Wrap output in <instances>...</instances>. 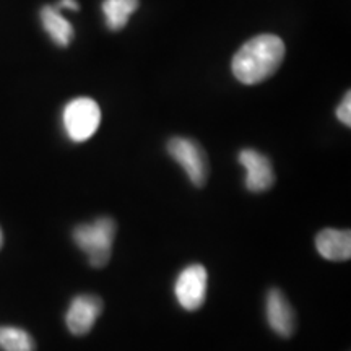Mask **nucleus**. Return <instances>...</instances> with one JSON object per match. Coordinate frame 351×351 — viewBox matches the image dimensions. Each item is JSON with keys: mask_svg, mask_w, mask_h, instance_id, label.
<instances>
[{"mask_svg": "<svg viewBox=\"0 0 351 351\" xmlns=\"http://www.w3.org/2000/svg\"><path fill=\"white\" fill-rule=\"evenodd\" d=\"M285 57V43L275 34H261L249 39L232 57L231 69L236 80L244 85H257L270 78Z\"/></svg>", "mask_w": 351, "mask_h": 351, "instance_id": "1", "label": "nucleus"}, {"mask_svg": "<svg viewBox=\"0 0 351 351\" xmlns=\"http://www.w3.org/2000/svg\"><path fill=\"white\" fill-rule=\"evenodd\" d=\"M116 230V221L109 217H101L93 223H82L73 230V243L86 254L93 269H103L111 261Z\"/></svg>", "mask_w": 351, "mask_h": 351, "instance_id": "2", "label": "nucleus"}, {"mask_svg": "<svg viewBox=\"0 0 351 351\" xmlns=\"http://www.w3.org/2000/svg\"><path fill=\"white\" fill-rule=\"evenodd\" d=\"M64 127L69 138L75 143L86 142L101 124V109L95 99L75 98L64 109Z\"/></svg>", "mask_w": 351, "mask_h": 351, "instance_id": "3", "label": "nucleus"}, {"mask_svg": "<svg viewBox=\"0 0 351 351\" xmlns=\"http://www.w3.org/2000/svg\"><path fill=\"white\" fill-rule=\"evenodd\" d=\"M166 150L195 187H204L207 184L208 160L199 143L186 137H173L166 145Z\"/></svg>", "mask_w": 351, "mask_h": 351, "instance_id": "4", "label": "nucleus"}, {"mask_svg": "<svg viewBox=\"0 0 351 351\" xmlns=\"http://www.w3.org/2000/svg\"><path fill=\"white\" fill-rule=\"evenodd\" d=\"M208 274L202 263H191L178 275L174 283V296L186 311H197L207 298Z\"/></svg>", "mask_w": 351, "mask_h": 351, "instance_id": "5", "label": "nucleus"}, {"mask_svg": "<svg viewBox=\"0 0 351 351\" xmlns=\"http://www.w3.org/2000/svg\"><path fill=\"white\" fill-rule=\"evenodd\" d=\"M239 165L245 169V189L261 194V192L270 191L275 184V171L271 166L269 156L262 155L254 148H244L239 152Z\"/></svg>", "mask_w": 351, "mask_h": 351, "instance_id": "6", "label": "nucleus"}, {"mask_svg": "<svg viewBox=\"0 0 351 351\" xmlns=\"http://www.w3.org/2000/svg\"><path fill=\"white\" fill-rule=\"evenodd\" d=\"M103 313V301L95 295H78L70 301L65 314V324L72 335L83 337L91 332Z\"/></svg>", "mask_w": 351, "mask_h": 351, "instance_id": "7", "label": "nucleus"}, {"mask_svg": "<svg viewBox=\"0 0 351 351\" xmlns=\"http://www.w3.org/2000/svg\"><path fill=\"white\" fill-rule=\"evenodd\" d=\"M265 315L271 330L278 337L289 339L296 332V313L282 289H269L265 298Z\"/></svg>", "mask_w": 351, "mask_h": 351, "instance_id": "8", "label": "nucleus"}, {"mask_svg": "<svg viewBox=\"0 0 351 351\" xmlns=\"http://www.w3.org/2000/svg\"><path fill=\"white\" fill-rule=\"evenodd\" d=\"M315 249L326 261L345 262L351 257V232L350 230H333L326 228L315 236Z\"/></svg>", "mask_w": 351, "mask_h": 351, "instance_id": "9", "label": "nucleus"}, {"mask_svg": "<svg viewBox=\"0 0 351 351\" xmlns=\"http://www.w3.org/2000/svg\"><path fill=\"white\" fill-rule=\"evenodd\" d=\"M41 21L44 29L49 33L57 46H69L73 39V26L60 15L59 8L46 5L41 10Z\"/></svg>", "mask_w": 351, "mask_h": 351, "instance_id": "10", "label": "nucleus"}, {"mask_svg": "<svg viewBox=\"0 0 351 351\" xmlns=\"http://www.w3.org/2000/svg\"><path fill=\"white\" fill-rule=\"evenodd\" d=\"M138 8V0H104L103 13L111 29L124 28L130 15Z\"/></svg>", "mask_w": 351, "mask_h": 351, "instance_id": "11", "label": "nucleus"}, {"mask_svg": "<svg viewBox=\"0 0 351 351\" xmlns=\"http://www.w3.org/2000/svg\"><path fill=\"white\" fill-rule=\"evenodd\" d=\"M36 343L25 328L0 326V351H34Z\"/></svg>", "mask_w": 351, "mask_h": 351, "instance_id": "12", "label": "nucleus"}, {"mask_svg": "<svg viewBox=\"0 0 351 351\" xmlns=\"http://www.w3.org/2000/svg\"><path fill=\"white\" fill-rule=\"evenodd\" d=\"M337 117L341 124L350 127L351 125V95L350 91H346V95L341 99V103L337 108Z\"/></svg>", "mask_w": 351, "mask_h": 351, "instance_id": "13", "label": "nucleus"}, {"mask_svg": "<svg viewBox=\"0 0 351 351\" xmlns=\"http://www.w3.org/2000/svg\"><path fill=\"white\" fill-rule=\"evenodd\" d=\"M59 7H64V8H70V10H78V3L77 0H60L59 2Z\"/></svg>", "mask_w": 351, "mask_h": 351, "instance_id": "14", "label": "nucleus"}, {"mask_svg": "<svg viewBox=\"0 0 351 351\" xmlns=\"http://www.w3.org/2000/svg\"><path fill=\"white\" fill-rule=\"evenodd\" d=\"M2 244H3V232L0 230V247H2Z\"/></svg>", "mask_w": 351, "mask_h": 351, "instance_id": "15", "label": "nucleus"}]
</instances>
